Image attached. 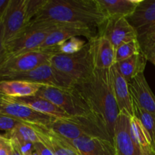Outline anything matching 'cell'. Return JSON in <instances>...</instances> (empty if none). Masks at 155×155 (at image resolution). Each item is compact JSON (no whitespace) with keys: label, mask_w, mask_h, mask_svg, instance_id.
Here are the masks:
<instances>
[{"label":"cell","mask_w":155,"mask_h":155,"mask_svg":"<svg viewBox=\"0 0 155 155\" xmlns=\"http://www.w3.org/2000/svg\"><path fill=\"white\" fill-rule=\"evenodd\" d=\"M36 134L47 148L51 150L54 155H77V150L66 140L58 136L46 127L32 125Z\"/></svg>","instance_id":"ac0fdd59"},{"label":"cell","mask_w":155,"mask_h":155,"mask_svg":"<svg viewBox=\"0 0 155 155\" xmlns=\"http://www.w3.org/2000/svg\"><path fill=\"white\" fill-rule=\"evenodd\" d=\"M5 45L4 42V27L3 22L0 24V65L5 61Z\"/></svg>","instance_id":"d6a6232c"},{"label":"cell","mask_w":155,"mask_h":155,"mask_svg":"<svg viewBox=\"0 0 155 155\" xmlns=\"http://www.w3.org/2000/svg\"><path fill=\"white\" fill-rule=\"evenodd\" d=\"M141 47L138 39H133L118 47L115 51V64L131 58L141 52Z\"/></svg>","instance_id":"83f0119b"},{"label":"cell","mask_w":155,"mask_h":155,"mask_svg":"<svg viewBox=\"0 0 155 155\" xmlns=\"http://www.w3.org/2000/svg\"><path fill=\"white\" fill-rule=\"evenodd\" d=\"M31 155H39V154H38V152H37V151H36V150H35L34 152H33V154H32Z\"/></svg>","instance_id":"f35d334b"},{"label":"cell","mask_w":155,"mask_h":155,"mask_svg":"<svg viewBox=\"0 0 155 155\" xmlns=\"http://www.w3.org/2000/svg\"><path fill=\"white\" fill-rule=\"evenodd\" d=\"M107 18L98 0H48L32 21L98 28Z\"/></svg>","instance_id":"7a4b0ae2"},{"label":"cell","mask_w":155,"mask_h":155,"mask_svg":"<svg viewBox=\"0 0 155 155\" xmlns=\"http://www.w3.org/2000/svg\"><path fill=\"white\" fill-rule=\"evenodd\" d=\"M21 123L23 122L15 118L0 114V130H4L6 132V133L12 132Z\"/></svg>","instance_id":"4dcf8cb0"},{"label":"cell","mask_w":155,"mask_h":155,"mask_svg":"<svg viewBox=\"0 0 155 155\" xmlns=\"http://www.w3.org/2000/svg\"><path fill=\"white\" fill-rule=\"evenodd\" d=\"M148 61H151V63H152L153 64H154L155 66V56H154V57H152V58H150Z\"/></svg>","instance_id":"74e56055"},{"label":"cell","mask_w":155,"mask_h":155,"mask_svg":"<svg viewBox=\"0 0 155 155\" xmlns=\"http://www.w3.org/2000/svg\"><path fill=\"white\" fill-rule=\"evenodd\" d=\"M95 69L106 70L115 64V50L111 42L101 35L98 34L89 40Z\"/></svg>","instance_id":"4fadbf2b"},{"label":"cell","mask_w":155,"mask_h":155,"mask_svg":"<svg viewBox=\"0 0 155 155\" xmlns=\"http://www.w3.org/2000/svg\"><path fill=\"white\" fill-rule=\"evenodd\" d=\"M113 142L117 155H141L130 132V117L123 112H119L114 124Z\"/></svg>","instance_id":"8fae6325"},{"label":"cell","mask_w":155,"mask_h":155,"mask_svg":"<svg viewBox=\"0 0 155 155\" xmlns=\"http://www.w3.org/2000/svg\"><path fill=\"white\" fill-rule=\"evenodd\" d=\"M56 53H58L56 48L38 49L10 58L0 65V80L33 71L40 65L49 62L51 56Z\"/></svg>","instance_id":"52a82bcc"},{"label":"cell","mask_w":155,"mask_h":155,"mask_svg":"<svg viewBox=\"0 0 155 155\" xmlns=\"http://www.w3.org/2000/svg\"><path fill=\"white\" fill-rule=\"evenodd\" d=\"M127 19L136 30L138 37L143 35L155 24V0H140L133 13Z\"/></svg>","instance_id":"2e32d148"},{"label":"cell","mask_w":155,"mask_h":155,"mask_svg":"<svg viewBox=\"0 0 155 155\" xmlns=\"http://www.w3.org/2000/svg\"><path fill=\"white\" fill-rule=\"evenodd\" d=\"M9 140H10V139H9ZM11 144H12V155H21L19 150H18V148L16 147V145L12 142H11Z\"/></svg>","instance_id":"8d00e7d4"},{"label":"cell","mask_w":155,"mask_h":155,"mask_svg":"<svg viewBox=\"0 0 155 155\" xmlns=\"http://www.w3.org/2000/svg\"><path fill=\"white\" fill-rule=\"evenodd\" d=\"M28 24L26 0H10L3 21L5 45L21 34Z\"/></svg>","instance_id":"30bf717a"},{"label":"cell","mask_w":155,"mask_h":155,"mask_svg":"<svg viewBox=\"0 0 155 155\" xmlns=\"http://www.w3.org/2000/svg\"><path fill=\"white\" fill-rule=\"evenodd\" d=\"M141 51L147 60L155 56V24L150 27L143 35L138 37Z\"/></svg>","instance_id":"4316f807"},{"label":"cell","mask_w":155,"mask_h":155,"mask_svg":"<svg viewBox=\"0 0 155 155\" xmlns=\"http://www.w3.org/2000/svg\"><path fill=\"white\" fill-rule=\"evenodd\" d=\"M67 141L80 155H117L113 142L107 139L83 136L74 140Z\"/></svg>","instance_id":"9a60e30c"},{"label":"cell","mask_w":155,"mask_h":155,"mask_svg":"<svg viewBox=\"0 0 155 155\" xmlns=\"http://www.w3.org/2000/svg\"><path fill=\"white\" fill-rule=\"evenodd\" d=\"M98 29V34L107 38L115 50L126 42L138 39L136 30L126 18H108Z\"/></svg>","instance_id":"9c48e42d"},{"label":"cell","mask_w":155,"mask_h":155,"mask_svg":"<svg viewBox=\"0 0 155 155\" xmlns=\"http://www.w3.org/2000/svg\"><path fill=\"white\" fill-rule=\"evenodd\" d=\"M98 35L95 28L80 24H61L48 36L41 45V50L56 48L60 44L74 36H85L88 40L93 39Z\"/></svg>","instance_id":"7c38bea8"},{"label":"cell","mask_w":155,"mask_h":155,"mask_svg":"<svg viewBox=\"0 0 155 155\" xmlns=\"http://www.w3.org/2000/svg\"><path fill=\"white\" fill-rule=\"evenodd\" d=\"M86 42L84 40L80 39V37L74 36L67 39L61 44L56 47L58 53L65 54H73L81 51Z\"/></svg>","instance_id":"f1b7e54d"},{"label":"cell","mask_w":155,"mask_h":155,"mask_svg":"<svg viewBox=\"0 0 155 155\" xmlns=\"http://www.w3.org/2000/svg\"><path fill=\"white\" fill-rule=\"evenodd\" d=\"M48 0H26V18L30 23L38 15Z\"/></svg>","instance_id":"f546056e"},{"label":"cell","mask_w":155,"mask_h":155,"mask_svg":"<svg viewBox=\"0 0 155 155\" xmlns=\"http://www.w3.org/2000/svg\"><path fill=\"white\" fill-rule=\"evenodd\" d=\"M110 69H95L89 79L77 83L75 89L89 105L91 111L104 123L113 139L114 127L119 110L114 93Z\"/></svg>","instance_id":"6da1fadb"},{"label":"cell","mask_w":155,"mask_h":155,"mask_svg":"<svg viewBox=\"0 0 155 155\" xmlns=\"http://www.w3.org/2000/svg\"><path fill=\"white\" fill-rule=\"evenodd\" d=\"M4 136L16 142H40V139L33 126L24 123H21L15 130L10 133H6Z\"/></svg>","instance_id":"cb8c5ba5"},{"label":"cell","mask_w":155,"mask_h":155,"mask_svg":"<svg viewBox=\"0 0 155 155\" xmlns=\"http://www.w3.org/2000/svg\"><path fill=\"white\" fill-rule=\"evenodd\" d=\"M0 114L11 117L24 124L46 128L56 119L2 95H0Z\"/></svg>","instance_id":"ba28073f"},{"label":"cell","mask_w":155,"mask_h":155,"mask_svg":"<svg viewBox=\"0 0 155 155\" xmlns=\"http://www.w3.org/2000/svg\"><path fill=\"white\" fill-rule=\"evenodd\" d=\"M130 132L133 139L141 150L153 147L149 134L141 121L135 116L130 117Z\"/></svg>","instance_id":"d4e9b609"},{"label":"cell","mask_w":155,"mask_h":155,"mask_svg":"<svg viewBox=\"0 0 155 155\" xmlns=\"http://www.w3.org/2000/svg\"><path fill=\"white\" fill-rule=\"evenodd\" d=\"M77 155H80V154H77Z\"/></svg>","instance_id":"ab89813d"},{"label":"cell","mask_w":155,"mask_h":155,"mask_svg":"<svg viewBox=\"0 0 155 155\" xmlns=\"http://www.w3.org/2000/svg\"><path fill=\"white\" fill-rule=\"evenodd\" d=\"M0 155H12L11 141L5 136H0Z\"/></svg>","instance_id":"1f68e13d"},{"label":"cell","mask_w":155,"mask_h":155,"mask_svg":"<svg viewBox=\"0 0 155 155\" xmlns=\"http://www.w3.org/2000/svg\"><path fill=\"white\" fill-rule=\"evenodd\" d=\"M133 116L136 117L141 121L148 133L152 142V146L155 149V116L150 112L144 110L133 101Z\"/></svg>","instance_id":"484cf974"},{"label":"cell","mask_w":155,"mask_h":155,"mask_svg":"<svg viewBox=\"0 0 155 155\" xmlns=\"http://www.w3.org/2000/svg\"><path fill=\"white\" fill-rule=\"evenodd\" d=\"M148 61L145 54L141 51L131 58L115 64V67L128 83L141 73H144Z\"/></svg>","instance_id":"603a6c76"},{"label":"cell","mask_w":155,"mask_h":155,"mask_svg":"<svg viewBox=\"0 0 155 155\" xmlns=\"http://www.w3.org/2000/svg\"><path fill=\"white\" fill-rule=\"evenodd\" d=\"M141 155H155V149L153 147L141 150Z\"/></svg>","instance_id":"d590c367"},{"label":"cell","mask_w":155,"mask_h":155,"mask_svg":"<svg viewBox=\"0 0 155 155\" xmlns=\"http://www.w3.org/2000/svg\"><path fill=\"white\" fill-rule=\"evenodd\" d=\"M35 149L39 155H54V153L48 149L43 143L42 142H36L34 143Z\"/></svg>","instance_id":"836d02e7"},{"label":"cell","mask_w":155,"mask_h":155,"mask_svg":"<svg viewBox=\"0 0 155 155\" xmlns=\"http://www.w3.org/2000/svg\"><path fill=\"white\" fill-rule=\"evenodd\" d=\"M42 85L23 80H0V95L9 98L35 96Z\"/></svg>","instance_id":"d6986e66"},{"label":"cell","mask_w":155,"mask_h":155,"mask_svg":"<svg viewBox=\"0 0 155 155\" xmlns=\"http://www.w3.org/2000/svg\"><path fill=\"white\" fill-rule=\"evenodd\" d=\"M61 24L31 21L21 34L5 45V61L18 54L39 49L48 35Z\"/></svg>","instance_id":"3957f363"},{"label":"cell","mask_w":155,"mask_h":155,"mask_svg":"<svg viewBox=\"0 0 155 155\" xmlns=\"http://www.w3.org/2000/svg\"></svg>","instance_id":"60d3db41"},{"label":"cell","mask_w":155,"mask_h":155,"mask_svg":"<svg viewBox=\"0 0 155 155\" xmlns=\"http://www.w3.org/2000/svg\"><path fill=\"white\" fill-rule=\"evenodd\" d=\"M36 96L48 100L71 117L94 114L75 87L62 89L42 86Z\"/></svg>","instance_id":"5b68a950"},{"label":"cell","mask_w":155,"mask_h":155,"mask_svg":"<svg viewBox=\"0 0 155 155\" xmlns=\"http://www.w3.org/2000/svg\"><path fill=\"white\" fill-rule=\"evenodd\" d=\"M2 80H23L37 83L42 86L62 89H71L75 87L77 84V83L72 78L54 68L50 62L43 64L29 72L9 76Z\"/></svg>","instance_id":"8992f818"},{"label":"cell","mask_w":155,"mask_h":155,"mask_svg":"<svg viewBox=\"0 0 155 155\" xmlns=\"http://www.w3.org/2000/svg\"><path fill=\"white\" fill-rule=\"evenodd\" d=\"M49 130L67 140H74L83 136H88L86 130L74 119L56 118L48 127Z\"/></svg>","instance_id":"44dd1931"},{"label":"cell","mask_w":155,"mask_h":155,"mask_svg":"<svg viewBox=\"0 0 155 155\" xmlns=\"http://www.w3.org/2000/svg\"><path fill=\"white\" fill-rule=\"evenodd\" d=\"M10 0H0V24L3 22Z\"/></svg>","instance_id":"e575fe53"},{"label":"cell","mask_w":155,"mask_h":155,"mask_svg":"<svg viewBox=\"0 0 155 155\" xmlns=\"http://www.w3.org/2000/svg\"><path fill=\"white\" fill-rule=\"evenodd\" d=\"M14 101L31 107L36 111L43 114L57 118V119H70L71 116L65 113L53 103L45 98L38 96L22 97V98H11Z\"/></svg>","instance_id":"ffe728a7"},{"label":"cell","mask_w":155,"mask_h":155,"mask_svg":"<svg viewBox=\"0 0 155 155\" xmlns=\"http://www.w3.org/2000/svg\"><path fill=\"white\" fill-rule=\"evenodd\" d=\"M107 18H128L140 0H98Z\"/></svg>","instance_id":"7402d4cb"},{"label":"cell","mask_w":155,"mask_h":155,"mask_svg":"<svg viewBox=\"0 0 155 155\" xmlns=\"http://www.w3.org/2000/svg\"><path fill=\"white\" fill-rule=\"evenodd\" d=\"M110 70L114 93L119 112H123L131 117L133 116V101L129 89L128 82L118 71L115 64Z\"/></svg>","instance_id":"e0dca14e"},{"label":"cell","mask_w":155,"mask_h":155,"mask_svg":"<svg viewBox=\"0 0 155 155\" xmlns=\"http://www.w3.org/2000/svg\"><path fill=\"white\" fill-rule=\"evenodd\" d=\"M128 84L132 101L155 116V95L145 79L144 73L134 77Z\"/></svg>","instance_id":"5bb4252c"},{"label":"cell","mask_w":155,"mask_h":155,"mask_svg":"<svg viewBox=\"0 0 155 155\" xmlns=\"http://www.w3.org/2000/svg\"><path fill=\"white\" fill-rule=\"evenodd\" d=\"M49 62L54 68L72 78L77 83L89 79L95 71L89 41L79 52L73 54L56 53L51 56Z\"/></svg>","instance_id":"277c9868"}]
</instances>
